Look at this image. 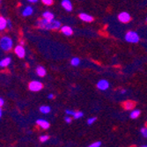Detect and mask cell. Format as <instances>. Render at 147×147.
I'll list each match as a JSON object with an SVG mask.
<instances>
[{
    "instance_id": "3",
    "label": "cell",
    "mask_w": 147,
    "mask_h": 147,
    "mask_svg": "<svg viewBox=\"0 0 147 147\" xmlns=\"http://www.w3.org/2000/svg\"><path fill=\"white\" fill-rule=\"evenodd\" d=\"M125 40L130 43H138L139 42V36L136 32L129 31L125 35Z\"/></svg>"
},
{
    "instance_id": "2",
    "label": "cell",
    "mask_w": 147,
    "mask_h": 147,
    "mask_svg": "<svg viewBox=\"0 0 147 147\" xmlns=\"http://www.w3.org/2000/svg\"><path fill=\"white\" fill-rule=\"evenodd\" d=\"M0 48L2 49V50L8 52L12 49L13 48V41L12 39L9 36H2L0 38Z\"/></svg>"
},
{
    "instance_id": "11",
    "label": "cell",
    "mask_w": 147,
    "mask_h": 147,
    "mask_svg": "<svg viewBox=\"0 0 147 147\" xmlns=\"http://www.w3.org/2000/svg\"><path fill=\"white\" fill-rule=\"evenodd\" d=\"M11 58L10 57H6L0 60V68H6L11 64Z\"/></svg>"
},
{
    "instance_id": "27",
    "label": "cell",
    "mask_w": 147,
    "mask_h": 147,
    "mask_svg": "<svg viewBox=\"0 0 147 147\" xmlns=\"http://www.w3.org/2000/svg\"><path fill=\"white\" fill-rule=\"evenodd\" d=\"M74 113H75V111H73V110H71V109H66L65 110V114L66 115H72L73 116V115H74Z\"/></svg>"
},
{
    "instance_id": "26",
    "label": "cell",
    "mask_w": 147,
    "mask_h": 147,
    "mask_svg": "<svg viewBox=\"0 0 147 147\" xmlns=\"http://www.w3.org/2000/svg\"><path fill=\"white\" fill-rule=\"evenodd\" d=\"M49 137L48 135H44V136L40 137V141L42 142V143H44V142H46L47 140H49Z\"/></svg>"
},
{
    "instance_id": "9",
    "label": "cell",
    "mask_w": 147,
    "mask_h": 147,
    "mask_svg": "<svg viewBox=\"0 0 147 147\" xmlns=\"http://www.w3.org/2000/svg\"><path fill=\"white\" fill-rule=\"evenodd\" d=\"M36 124H37L38 126H40L41 128L44 129H49V126H50L49 123L47 121V120H45V119H38L37 121H36Z\"/></svg>"
},
{
    "instance_id": "31",
    "label": "cell",
    "mask_w": 147,
    "mask_h": 147,
    "mask_svg": "<svg viewBox=\"0 0 147 147\" xmlns=\"http://www.w3.org/2000/svg\"><path fill=\"white\" fill-rule=\"evenodd\" d=\"M54 97H55V95L53 94V93H50V94H49V95H48V98H49V99H50V100L54 99Z\"/></svg>"
},
{
    "instance_id": "17",
    "label": "cell",
    "mask_w": 147,
    "mask_h": 147,
    "mask_svg": "<svg viewBox=\"0 0 147 147\" xmlns=\"http://www.w3.org/2000/svg\"><path fill=\"white\" fill-rule=\"evenodd\" d=\"M42 18L43 19H46V20H54L55 18V15L54 13L51 12V11H46L42 13Z\"/></svg>"
},
{
    "instance_id": "29",
    "label": "cell",
    "mask_w": 147,
    "mask_h": 147,
    "mask_svg": "<svg viewBox=\"0 0 147 147\" xmlns=\"http://www.w3.org/2000/svg\"><path fill=\"white\" fill-rule=\"evenodd\" d=\"M7 28H9V29H11V28H12V23H11V20H7Z\"/></svg>"
},
{
    "instance_id": "32",
    "label": "cell",
    "mask_w": 147,
    "mask_h": 147,
    "mask_svg": "<svg viewBox=\"0 0 147 147\" xmlns=\"http://www.w3.org/2000/svg\"><path fill=\"white\" fill-rule=\"evenodd\" d=\"M28 1L29 3H33V4H35V3H37V2H38V0H28Z\"/></svg>"
},
{
    "instance_id": "21",
    "label": "cell",
    "mask_w": 147,
    "mask_h": 147,
    "mask_svg": "<svg viewBox=\"0 0 147 147\" xmlns=\"http://www.w3.org/2000/svg\"><path fill=\"white\" fill-rule=\"evenodd\" d=\"M83 115H84L83 112H81V111H78V112H75V113H74L73 117H74V119L78 120V119L82 118V117H83Z\"/></svg>"
},
{
    "instance_id": "30",
    "label": "cell",
    "mask_w": 147,
    "mask_h": 147,
    "mask_svg": "<svg viewBox=\"0 0 147 147\" xmlns=\"http://www.w3.org/2000/svg\"><path fill=\"white\" fill-rule=\"evenodd\" d=\"M4 104H5V100H4V99L0 97V108H1V107H3V106H4Z\"/></svg>"
},
{
    "instance_id": "1",
    "label": "cell",
    "mask_w": 147,
    "mask_h": 147,
    "mask_svg": "<svg viewBox=\"0 0 147 147\" xmlns=\"http://www.w3.org/2000/svg\"><path fill=\"white\" fill-rule=\"evenodd\" d=\"M36 26H38L39 28L43 29V30H57L59 29L62 24L59 20H46V19H42L39 20L36 22Z\"/></svg>"
},
{
    "instance_id": "19",
    "label": "cell",
    "mask_w": 147,
    "mask_h": 147,
    "mask_svg": "<svg viewBox=\"0 0 147 147\" xmlns=\"http://www.w3.org/2000/svg\"><path fill=\"white\" fill-rule=\"evenodd\" d=\"M141 114V111L138 110V109H134V110H132V112L130 113V118L131 119H137L139 117Z\"/></svg>"
},
{
    "instance_id": "25",
    "label": "cell",
    "mask_w": 147,
    "mask_h": 147,
    "mask_svg": "<svg viewBox=\"0 0 147 147\" xmlns=\"http://www.w3.org/2000/svg\"><path fill=\"white\" fill-rule=\"evenodd\" d=\"M100 145H101V142L100 141H96L94 143L91 144L88 147H100Z\"/></svg>"
},
{
    "instance_id": "13",
    "label": "cell",
    "mask_w": 147,
    "mask_h": 147,
    "mask_svg": "<svg viewBox=\"0 0 147 147\" xmlns=\"http://www.w3.org/2000/svg\"><path fill=\"white\" fill-rule=\"evenodd\" d=\"M34 12V9L32 6H26L24 8V10L22 11V16L24 17H28V16H31Z\"/></svg>"
},
{
    "instance_id": "6",
    "label": "cell",
    "mask_w": 147,
    "mask_h": 147,
    "mask_svg": "<svg viewBox=\"0 0 147 147\" xmlns=\"http://www.w3.org/2000/svg\"><path fill=\"white\" fill-rule=\"evenodd\" d=\"M118 20L121 21V22H123V23H128V22L130 21L131 17H130V15L129 14L128 12L123 11V12H121L118 15Z\"/></svg>"
},
{
    "instance_id": "5",
    "label": "cell",
    "mask_w": 147,
    "mask_h": 147,
    "mask_svg": "<svg viewBox=\"0 0 147 147\" xmlns=\"http://www.w3.org/2000/svg\"><path fill=\"white\" fill-rule=\"evenodd\" d=\"M14 53L19 58H24L26 56V49H25L24 46L20 44L14 48Z\"/></svg>"
},
{
    "instance_id": "28",
    "label": "cell",
    "mask_w": 147,
    "mask_h": 147,
    "mask_svg": "<svg viewBox=\"0 0 147 147\" xmlns=\"http://www.w3.org/2000/svg\"><path fill=\"white\" fill-rule=\"evenodd\" d=\"M64 121H65L66 123H71L72 120H71V116H65V117H64Z\"/></svg>"
},
{
    "instance_id": "22",
    "label": "cell",
    "mask_w": 147,
    "mask_h": 147,
    "mask_svg": "<svg viewBox=\"0 0 147 147\" xmlns=\"http://www.w3.org/2000/svg\"><path fill=\"white\" fill-rule=\"evenodd\" d=\"M140 132H141V134H142V136H143L144 138H147V128H146V127H143V128H141Z\"/></svg>"
},
{
    "instance_id": "15",
    "label": "cell",
    "mask_w": 147,
    "mask_h": 147,
    "mask_svg": "<svg viewBox=\"0 0 147 147\" xmlns=\"http://www.w3.org/2000/svg\"><path fill=\"white\" fill-rule=\"evenodd\" d=\"M136 103L134 101H131V100H127L126 102L123 103V108L126 110H131L135 108Z\"/></svg>"
},
{
    "instance_id": "36",
    "label": "cell",
    "mask_w": 147,
    "mask_h": 147,
    "mask_svg": "<svg viewBox=\"0 0 147 147\" xmlns=\"http://www.w3.org/2000/svg\"><path fill=\"white\" fill-rule=\"evenodd\" d=\"M141 147H147V144H146V145H142Z\"/></svg>"
},
{
    "instance_id": "10",
    "label": "cell",
    "mask_w": 147,
    "mask_h": 147,
    "mask_svg": "<svg viewBox=\"0 0 147 147\" xmlns=\"http://www.w3.org/2000/svg\"><path fill=\"white\" fill-rule=\"evenodd\" d=\"M61 5L65 11H72V4L70 0H62Z\"/></svg>"
},
{
    "instance_id": "24",
    "label": "cell",
    "mask_w": 147,
    "mask_h": 147,
    "mask_svg": "<svg viewBox=\"0 0 147 147\" xmlns=\"http://www.w3.org/2000/svg\"><path fill=\"white\" fill-rule=\"evenodd\" d=\"M96 120H97L96 117H91V118H89V119L87 120V124H88V125H92V123H95Z\"/></svg>"
},
{
    "instance_id": "12",
    "label": "cell",
    "mask_w": 147,
    "mask_h": 147,
    "mask_svg": "<svg viewBox=\"0 0 147 147\" xmlns=\"http://www.w3.org/2000/svg\"><path fill=\"white\" fill-rule=\"evenodd\" d=\"M36 74L39 76V77H45L46 76V74H47V71H46V69L43 67V66H42V65H38L37 67H36Z\"/></svg>"
},
{
    "instance_id": "35",
    "label": "cell",
    "mask_w": 147,
    "mask_h": 147,
    "mask_svg": "<svg viewBox=\"0 0 147 147\" xmlns=\"http://www.w3.org/2000/svg\"><path fill=\"white\" fill-rule=\"evenodd\" d=\"M121 92L123 94V93H125V92H126V90H122V91H121Z\"/></svg>"
},
{
    "instance_id": "8",
    "label": "cell",
    "mask_w": 147,
    "mask_h": 147,
    "mask_svg": "<svg viewBox=\"0 0 147 147\" xmlns=\"http://www.w3.org/2000/svg\"><path fill=\"white\" fill-rule=\"evenodd\" d=\"M60 29H61V32L66 36H71L73 34V29L69 26H63L60 28Z\"/></svg>"
},
{
    "instance_id": "18",
    "label": "cell",
    "mask_w": 147,
    "mask_h": 147,
    "mask_svg": "<svg viewBox=\"0 0 147 147\" xmlns=\"http://www.w3.org/2000/svg\"><path fill=\"white\" fill-rule=\"evenodd\" d=\"M51 111V109L49 106H47V105H43V106H41L40 107V112L42 113V114H49V112Z\"/></svg>"
},
{
    "instance_id": "14",
    "label": "cell",
    "mask_w": 147,
    "mask_h": 147,
    "mask_svg": "<svg viewBox=\"0 0 147 147\" xmlns=\"http://www.w3.org/2000/svg\"><path fill=\"white\" fill-rule=\"evenodd\" d=\"M79 19L81 20H83V21H85V22H92V21H93V18L91 15L87 14V13H80Z\"/></svg>"
},
{
    "instance_id": "20",
    "label": "cell",
    "mask_w": 147,
    "mask_h": 147,
    "mask_svg": "<svg viewBox=\"0 0 147 147\" xmlns=\"http://www.w3.org/2000/svg\"><path fill=\"white\" fill-rule=\"evenodd\" d=\"M79 63H80V59L78 57H73L71 60V64L72 66H75V67H76V66H78Z\"/></svg>"
},
{
    "instance_id": "7",
    "label": "cell",
    "mask_w": 147,
    "mask_h": 147,
    "mask_svg": "<svg viewBox=\"0 0 147 147\" xmlns=\"http://www.w3.org/2000/svg\"><path fill=\"white\" fill-rule=\"evenodd\" d=\"M97 87H98V89H100L101 91H105L109 87V83L108 80L101 79L97 83Z\"/></svg>"
},
{
    "instance_id": "4",
    "label": "cell",
    "mask_w": 147,
    "mask_h": 147,
    "mask_svg": "<svg viewBox=\"0 0 147 147\" xmlns=\"http://www.w3.org/2000/svg\"><path fill=\"white\" fill-rule=\"evenodd\" d=\"M43 88V85L42 82L38 81V80H33L28 84V89L31 92H39Z\"/></svg>"
},
{
    "instance_id": "33",
    "label": "cell",
    "mask_w": 147,
    "mask_h": 147,
    "mask_svg": "<svg viewBox=\"0 0 147 147\" xmlns=\"http://www.w3.org/2000/svg\"><path fill=\"white\" fill-rule=\"evenodd\" d=\"M2 115H3V110H2L1 108H0V118L2 117Z\"/></svg>"
},
{
    "instance_id": "37",
    "label": "cell",
    "mask_w": 147,
    "mask_h": 147,
    "mask_svg": "<svg viewBox=\"0 0 147 147\" xmlns=\"http://www.w3.org/2000/svg\"><path fill=\"white\" fill-rule=\"evenodd\" d=\"M0 4H1V0H0Z\"/></svg>"
},
{
    "instance_id": "16",
    "label": "cell",
    "mask_w": 147,
    "mask_h": 147,
    "mask_svg": "<svg viewBox=\"0 0 147 147\" xmlns=\"http://www.w3.org/2000/svg\"><path fill=\"white\" fill-rule=\"evenodd\" d=\"M6 28H7V20L3 16H0V31L6 29Z\"/></svg>"
},
{
    "instance_id": "34",
    "label": "cell",
    "mask_w": 147,
    "mask_h": 147,
    "mask_svg": "<svg viewBox=\"0 0 147 147\" xmlns=\"http://www.w3.org/2000/svg\"><path fill=\"white\" fill-rule=\"evenodd\" d=\"M20 45H22V46H24V44H25L24 41H20Z\"/></svg>"
},
{
    "instance_id": "23",
    "label": "cell",
    "mask_w": 147,
    "mask_h": 147,
    "mask_svg": "<svg viewBox=\"0 0 147 147\" xmlns=\"http://www.w3.org/2000/svg\"><path fill=\"white\" fill-rule=\"evenodd\" d=\"M42 2L43 5L49 6V5H53V3H54V0H42Z\"/></svg>"
}]
</instances>
